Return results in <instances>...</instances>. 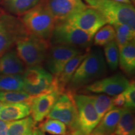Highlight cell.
<instances>
[{
    "label": "cell",
    "mask_w": 135,
    "mask_h": 135,
    "mask_svg": "<svg viewBox=\"0 0 135 135\" xmlns=\"http://www.w3.org/2000/svg\"><path fill=\"white\" fill-rule=\"evenodd\" d=\"M107 71L102 51L95 49L88 52L73 75L66 91L75 93L78 89L101 79L106 75Z\"/></svg>",
    "instance_id": "obj_1"
},
{
    "label": "cell",
    "mask_w": 135,
    "mask_h": 135,
    "mask_svg": "<svg viewBox=\"0 0 135 135\" xmlns=\"http://www.w3.org/2000/svg\"><path fill=\"white\" fill-rule=\"evenodd\" d=\"M90 7L98 10L109 25H126L135 30V10L132 4L113 0H84Z\"/></svg>",
    "instance_id": "obj_2"
},
{
    "label": "cell",
    "mask_w": 135,
    "mask_h": 135,
    "mask_svg": "<svg viewBox=\"0 0 135 135\" xmlns=\"http://www.w3.org/2000/svg\"><path fill=\"white\" fill-rule=\"evenodd\" d=\"M22 22L30 34L45 40H50L56 20L48 4H38L24 14Z\"/></svg>",
    "instance_id": "obj_3"
},
{
    "label": "cell",
    "mask_w": 135,
    "mask_h": 135,
    "mask_svg": "<svg viewBox=\"0 0 135 135\" xmlns=\"http://www.w3.org/2000/svg\"><path fill=\"white\" fill-rule=\"evenodd\" d=\"M16 53L25 66H41L46 60L50 44L48 40L30 34L16 43Z\"/></svg>",
    "instance_id": "obj_4"
},
{
    "label": "cell",
    "mask_w": 135,
    "mask_h": 135,
    "mask_svg": "<svg viewBox=\"0 0 135 135\" xmlns=\"http://www.w3.org/2000/svg\"><path fill=\"white\" fill-rule=\"evenodd\" d=\"M93 37L65 21L56 22L50 43L66 45L78 48H86L91 45Z\"/></svg>",
    "instance_id": "obj_5"
},
{
    "label": "cell",
    "mask_w": 135,
    "mask_h": 135,
    "mask_svg": "<svg viewBox=\"0 0 135 135\" xmlns=\"http://www.w3.org/2000/svg\"><path fill=\"white\" fill-rule=\"evenodd\" d=\"M23 91L32 97L54 92L53 76L41 66L29 67L23 73Z\"/></svg>",
    "instance_id": "obj_6"
},
{
    "label": "cell",
    "mask_w": 135,
    "mask_h": 135,
    "mask_svg": "<svg viewBox=\"0 0 135 135\" xmlns=\"http://www.w3.org/2000/svg\"><path fill=\"white\" fill-rule=\"evenodd\" d=\"M30 34L21 20L9 15L0 16V56Z\"/></svg>",
    "instance_id": "obj_7"
},
{
    "label": "cell",
    "mask_w": 135,
    "mask_h": 135,
    "mask_svg": "<svg viewBox=\"0 0 135 135\" xmlns=\"http://www.w3.org/2000/svg\"><path fill=\"white\" fill-rule=\"evenodd\" d=\"M74 93L69 91L61 94L47 116L65 123L70 131L79 129L78 113L74 101Z\"/></svg>",
    "instance_id": "obj_8"
},
{
    "label": "cell",
    "mask_w": 135,
    "mask_h": 135,
    "mask_svg": "<svg viewBox=\"0 0 135 135\" xmlns=\"http://www.w3.org/2000/svg\"><path fill=\"white\" fill-rule=\"evenodd\" d=\"M78 113L79 129L89 135L100 121L90 96L74 93L73 95Z\"/></svg>",
    "instance_id": "obj_9"
},
{
    "label": "cell",
    "mask_w": 135,
    "mask_h": 135,
    "mask_svg": "<svg viewBox=\"0 0 135 135\" xmlns=\"http://www.w3.org/2000/svg\"><path fill=\"white\" fill-rule=\"evenodd\" d=\"M83 53L81 49L66 45H54L49 48L45 65L53 76H57L71 58Z\"/></svg>",
    "instance_id": "obj_10"
},
{
    "label": "cell",
    "mask_w": 135,
    "mask_h": 135,
    "mask_svg": "<svg viewBox=\"0 0 135 135\" xmlns=\"http://www.w3.org/2000/svg\"><path fill=\"white\" fill-rule=\"evenodd\" d=\"M65 21L86 32L93 37L101 27L107 24L103 15L91 7H86L69 17Z\"/></svg>",
    "instance_id": "obj_11"
},
{
    "label": "cell",
    "mask_w": 135,
    "mask_h": 135,
    "mask_svg": "<svg viewBox=\"0 0 135 135\" xmlns=\"http://www.w3.org/2000/svg\"><path fill=\"white\" fill-rule=\"evenodd\" d=\"M129 81L121 73L99 79L84 88L85 92L105 94L114 97L122 93L128 87Z\"/></svg>",
    "instance_id": "obj_12"
},
{
    "label": "cell",
    "mask_w": 135,
    "mask_h": 135,
    "mask_svg": "<svg viewBox=\"0 0 135 135\" xmlns=\"http://www.w3.org/2000/svg\"><path fill=\"white\" fill-rule=\"evenodd\" d=\"M48 6L56 22L65 21L86 7L82 0H50Z\"/></svg>",
    "instance_id": "obj_13"
},
{
    "label": "cell",
    "mask_w": 135,
    "mask_h": 135,
    "mask_svg": "<svg viewBox=\"0 0 135 135\" xmlns=\"http://www.w3.org/2000/svg\"><path fill=\"white\" fill-rule=\"evenodd\" d=\"M60 94L56 93H45L33 97L30 103L31 114L35 122H41L47 117Z\"/></svg>",
    "instance_id": "obj_14"
},
{
    "label": "cell",
    "mask_w": 135,
    "mask_h": 135,
    "mask_svg": "<svg viewBox=\"0 0 135 135\" xmlns=\"http://www.w3.org/2000/svg\"><path fill=\"white\" fill-rule=\"evenodd\" d=\"M86 53L76 55L67 62L60 73L57 76H53V84L56 92L59 94L65 93L69 82L82 61L86 56Z\"/></svg>",
    "instance_id": "obj_15"
},
{
    "label": "cell",
    "mask_w": 135,
    "mask_h": 135,
    "mask_svg": "<svg viewBox=\"0 0 135 135\" xmlns=\"http://www.w3.org/2000/svg\"><path fill=\"white\" fill-rule=\"evenodd\" d=\"M123 108H114L108 111L89 135H110L114 133Z\"/></svg>",
    "instance_id": "obj_16"
},
{
    "label": "cell",
    "mask_w": 135,
    "mask_h": 135,
    "mask_svg": "<svg viewBox=\"0 0 135 135\" xmlns=\"http://www.w3.org/2000/svg\"><path fill=\"white\" fill-rule=\"evenodd\" d=\"M26 68L16 51H8L0 56V75H23Z\"/></svg>",
    "instance_id": "obj_17"
},
{
    "label": "cell",
    "mask_w": 135,
    "mask_h": 135,
    "mask_svg": "<svg viewBox=\"0 0 135 135\" xmlns=\"http://www.w3.org/2000/svg\"><path fill=\"white\" fill-rule=\"evenodd\" d=\"M31 114L29 103H4L0 108V119L6 121H13L26 118Z\"/></svg>",
    "instance_id": "obj_18"
},
{
    "label": "cell",
    "mask_w": 135,
    "mask_h": 135,
    "mask_svg": "<svg viewBox=\"0 0 135 135\" xmlns=\"http://www.w3.org/2000/svg\"><path fill=\"white\" fill-rule=\"evenodd\" d=\"M119 67L127 75L131 76L135 70L134 40L119 48Z\"/></svg>",
    "instance_id": "obj_19"
},
{
    "label": "cell",
    "mask_w": 135,
    "mask_h": 135,
    "mask_svg": "<svg viewBox=\"0 0 135 135\" xmlns=\"http://www.w3.org/2000/svg\"><path fill=\"white\" fill-rule=\"evenodd\" d=\"M36 124L30 116L18 120L10 121L8 135H32Z\"/></svg>",
    "instance_id": "obj_20"
},
{
    "label": "cell",
    "mask_w": 135,
    "mask_h": 135,
    "mask_svg": "<svg viewBox=\"0 0 135 135\" xmlns=\"http://www.w3.org/2000/svg\"><path fill=\"white\" fill-rule=\"evenodd\" d=\"M114 133L116 135H135L134 117L132 109L123 108Z\"/></svg>",
    "instance_id": "obj_21"
},
{
    "label": "cell",
    "mask_w": 135,
    "mask_h": 135,
    "mask_svg": "<svg viewBox=\"0 0 135 135\" xmlns=\"http://www.w3.org/2000/svg\"><path fill=\"white\" fill-rule=\"evenodd\" d=\"M23 80L20 75H0V92L23 91Z\"/></svg>",
    "instance_id": "obj_22"
},
{
    "label": "cell",
    "mask_w": 135,
    "mask_h": 135,
    "mask_svg": "<svg viewBox=\"0 0 135 135\" xmlns=\"http://www.w3.org/2000/svg\"><path fill=\"white\" fill-rule=\"evenodd\" d=\"M41 0H5V5L10 12L24 15L40 3Z\"/></svg>",
    "instance_id": "obj_23"
},
{
    "label": "cell",
    "mask_w": 135,
    "mask_h": 135,
    "mask_svg": "<svg viewBox=\"0 0 135 135\" xmlns=\"http://www.w3.org/2000/svg\"><path fill=\"white\" fill-rule=\"evenodd\" d=\"M90 97L100 120L108 111L114 108L112 98L107 94L99 93L97 95H90Z\"/></svg>",
    "instance_id": "obj_24"
},
{
    "label": "cell",
    "mask_w": 135,
    "mask_h": 135,
    "mask_svg": "<svg viewBox=\"0 0 135 135\" xmlns=\"http://www.w3.org/2000/svg\"><path fill=\"white\" fill-rule=\"evenodd\" d=\"M94 45L99 46H104L108 43L115 40L116 31L113 25H104L94 35Z\"/></svg>",
    "instance_id": "obj_25"
},
{
    "label": "cell",
    "mask_w": 135,
    "mask_h": 135,
    "mask_svg": "<svg viewBox=\"0 0 135 135\" xmlns=\"http://www.w3.org/2000/svg\"><path fill=\"white\" fill-rule=\"evenodd\" d=\"M39 128L44 133L53 135H66L68 131L65 123L55 119L48 118L41 123Z\"/></svg>",
    "instance_id": "obj_26"
},
{
    "label": "cell",
    "mask_w": 135,
    "mask_h": 135,
    "mask_svg": "<svg viewBox=\"0 0 135 135\" xmlns=\"http://www.w3.org/2000/svg\"><path fill=\"white\" fill-rule=\"evenodd\" d=\"M33 97L24 91L0 92V101L4 103H30Z\"/></svg>",
    "instance_id": "obj_27"
},
{
    "label": "cell",
    "mask_w": 135,
    "mask_h": 135,
    "mask_svg": "<svg viewBox=\"0 0 135 135\" xmlns=\"http://www.w3.org/2000/svg\"><path fill=\"white\" fill-rule=\"evenodd\" d=\"M104 53L109 68L116 70L119 65V48L115 40L104 46Z\"/></svg>",
    "instance_id": "obj_28"
},
{
    "label": "cell",
    "mask_w": 135,
    "mask_h": 135,
    "mask_svg": "<svg viewBox=\"0 0 135 135\" xmlns=\"http://www.w3.org/2000/svg\"><path fill=\"white\" fill-rule=\"evenodd\" d=\"M125 98V106L124 108H128L131 109L135 108V83L134 81H129L128 87L123 91Z\"/></svg>",
    "instance_id": "obj_29"
},
{
    "label": "cell",
    "mask_w": 135,
    "mask_h": 135,
    "mask_svg": "<svg viewBox=\"0 0 135 135\" xmlns=\"http://www.w3.org/2000/svg\"><path fill=\"white\" fill-rule=\"evenodd\" d=\"M113 26L114 27L116 33L128 37L131 40H134L135 30H132L129 26L126 25H114Z\"/></svg>",
    "instance_id": "obj_30"
},
{
    "label": "cell",
    "mask_w": 135,
    "mask_h": 135,
    "mask_svg": "<svg viewBox=\"0 0 135 135\" xmlns=\"http://www.w3.org/2000/svg\"><path fill=\"white\" fill-rule=\"evenodd\" d=\"M113 106V108H123L125 106V98L123 92L114 96L112 98Z\"/></svg>",
    "instance_id": "obj_31"
},
{
    "label": "cell",
    "mask_w": 135,
    "mask_h": 135,
    "mask_svg": "<svg viewBox=\"0 0 135 135\" xmlns=\"http://www.w3.org/2000/svg\"><path fill=\"white\" fill-rule=\"evenodd\" d=\"M9 123V121L0 119V135H8Z\"/></svg>",
    "instance_id": "obj_32"
},
{
    "label": "cell",
    "mask_w": 135,
    "mask_h": 135,
    "mask_svg": "<svg viewBox=\"0 0 135 135\" xmlns=\"http://www.w3.org/2000/svg\"><path fill=\"white\" fill-rule=\"evenodd\" d=\"M66 135H84L81 131L79 129H75V130H71L70 132L67 133Z\"/></svg>",
    "instance_id": "obj_33"
},
{
    "label": "cell",
    "mask_w": 135,
    "mask_h": 135,
    "mask_svg": "<svg viewBox=\"0 0 135 135\" xmlns=\"http://www.w3.org/2000/svg\"><path fill=\"white\" fill-rule=\"evenodd\" d=\"M32 135H45V134H44V132H43V131L40 129V128L35 126V128H34L33 131Z\"/></svg>",
    "instance_id": "obj_34"
},
{
    "label": "cell",
    "mask_w": 135,
    "mask_h": 135,
    "mask_svg": "<svg viewBox=\"0 0 135 135\" xmlns=\"http://www.w3.org/2000/svg\"><path fill=\"white\" fill-rule=\"evenodd\" d=\"M113 1L123 3H126V4H131V1L130 0H113Z\"/></svg>",
    "instance_id": "obj_35"
},
{
    "label": "cell",
    "mask_w": 135,
    "mask_h": 135,
    "mask_svg": "<svg viewBox=\"0 0 135 135\" xmlns=\"http://www.w3.org/2000/svg\"><path fill=\"white\" fill-rule=\"evenodd\" d=\"M130 1H131V2H133V3H134V1H135V0H130Z\"/></svg>",
    "instance_id": "obj_36"
},
{
    "label": "cell",
    "mask_w": 135,
    "mask_h": 135,
    "mask_svg": "<svg viewBox=\"0 0 135 135\" xmlns=\"http://www.w3.org/2000/svg\"><path fill=\"white\" fill-rule=\"evenodd\" d=\"M110 135H116V134H115V133H113V134H110Z\"/></svg>",
    "instance_id": "obj_37"
}]
</instances>
